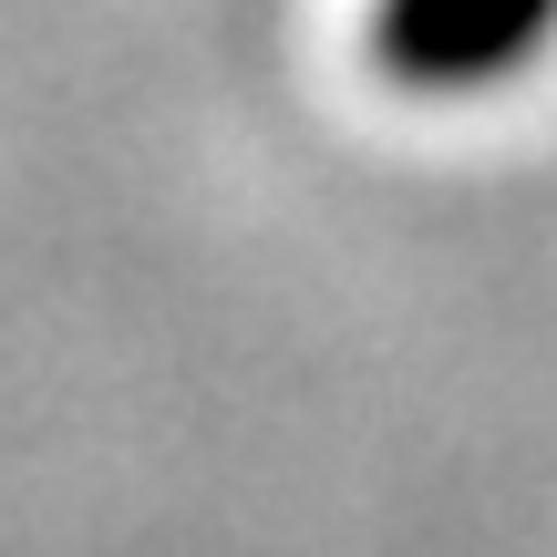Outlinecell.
I'll list each match as a JSON object with an SVG mask.
<instances>
[{"label": "cell", "instance_id": "cell-1", "mask_svg": "<svg viewBox=\"0 0 557 557\" xmlns=\"http://www.w3.org/2000/svg\"><path fill=\"white\" fill-rule=\"evenodd\" d=\"M557 0H382L372 11V52L382 73L423 83V94H444V83H485L506 73V62L537 52Z\"/></svg>", "mask_w": 557, "mask_h": 557}]
</instances>
